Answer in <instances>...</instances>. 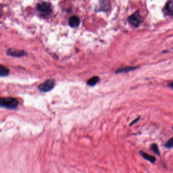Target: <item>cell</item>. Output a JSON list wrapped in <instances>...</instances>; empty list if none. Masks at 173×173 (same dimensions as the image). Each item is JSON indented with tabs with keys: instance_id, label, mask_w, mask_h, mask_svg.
I'll return each instance as SVG.
<instances>
[{
	"instance_id": "obj_1",
	"label": "cell",
	"mask_w": 173,
	"mask_h": 173,
	"mask_svg": "<svg viewBox=\"0 0 173 173\" xmlns=\"http://www.w3.org/2000/svg\"><path fill=\"white\" fill-rule=\"evenodd\" d=\"M19 102L16 99L12 97L0 98V106L5 108L13 109L17 108Z\"/></svg>"
},
{
	"instance_id": "obj_2",
	"label": "cell",
	"mask_w": 173,
	"mask_h": 173,
	"mask_svg": "<svg viewBox=\"0 0 173 173\" xmlns=\"http://www.w3.org/2000/svg\"><path fill=\"white\" fill-rule=\"evenodd\" d=\"M56 85V81L54 79H48L39 85L38 88L40 91L48 92L53 90Z\"/></svg>"
},
{
	"instance_id": "obj_3",
	"label": "cell",
	"mask_w": 173,
	"mask_h": 173,
	"mask_svg": "<svg viewBox=\"0 0 173 173\" xmlns=\"http://www.w3.org/2000/svg\"><path fill=\"white\" fill-rule=\"evenodd\" d=\"M37 11L43 15H47L52 11L51 5L47 2H42L37 5Z\"/></svg>"
},
{
	"instance_id": "obj_4",
	"label": "cell",
	"mask_w": 173,
	"mask_h": 173,
	"mask_svg": "<svg viewBox=\"0 0 173 173\" xmlns=\"http://www.w3.org/2000/svg\"><path fill=\"white\" fill-rule=\"evenodd\" d=\"M128 20L131 25L137 27L142 22L143 18L139 14V12L137 11L129 17Z\"/></svg>"
},
{
	"instance_id": "obj_5",
	"label": "cell",
	"mask_w": 173,
	"mask_h": 173,
	"mask_svg": "<svg viewBox=\"0 0 173 173\" xmlns=\"http://www.w3.org/2000/svg\"><path fill=\"white\" fill-rule=\"evenodd\" d=\"M7 54L13 57H21L26 54V52L23 50L9 49L7 51Z\"/></svg>"
},
{
	"instance_id": "obj_6",
	"label": "cell",
	"mask_w": 173,
	"mask_h": 173,
	"mask_svg": "<svg viewBox=\"0 0 173 173\" xmlns=\"http://www.w3.org/2000/svg\"><path fill=\"white\" fill-rule=\"evenodd\" d=\"M80 24V19L77 16H72L69 19V25L73 27H77Z\"/></svg>"
},
{
	"instance_id": "obj_7",
	"label": "cell",
	"mask_w": 173,
	"mask_h": 173,
	"mask_svg": "<svg viewBox=\"0 0 173 173\" xmlns=\"http://www.w3.org/2000/svg\"><path fill=\"white\" fill-rule=\"evenodd\" d=\"M166 10L169 15H173V0H169L166 5Z\"/></svg>"
},
{
	"instance_id": "obj_8",
	"label": "cell",
	"mask_w": 173,
	"mask_h": 173,
	"mask_svg": "<svg viewBox=\"0 0 173 173\" xmlns=\"http://www.w3.org/2000/svg\"><path fill=\"white\" fill-rule=\"evenodd\" d=\"M140 155L142 156V157L144 159H145L146 160H149V162H151L152 163H154L155 162L156 159H155V157H154L153 156L150 155H148L147 153H145L144 152L140 151Z\"/></svg>"
},
{
	"instance_id": "obj_9",
	"label": "cell",
	"mask_w": 173,
	"mask_h": 173,
	"mask_svg": "<svg viewBox=\"0 0 173 173\" xmlns=\"http://www.w3.org/2000/svg\"><path fill=\"white\" fill-rule=\"evenodd\" d=\"M9 70L8 68L3 65H0V77H6L9 74Z\"/></svg>"
},
{
	"instance_id": "obj_10",
	"label": "cell",
	"mask_w": 173,
	"mask_h": 173,
	"mask_svg": "<svg viewBox=\"0 0 173 173\" xmlns=\"http://www.w3.org/2000/svg\"><path fill=\"white\" fill-rule=\"evenodd\" d=\"M137 67L135 66H127V67H124V68H120L119 69L117 70L116 71V73H121L128 72L129 71H133L136 70Z\"/></svg>"
},
{
	"instance_id": "obj_11",
	"label": "cell",
	"mask_w": 173,
	"mask_h": 173,
	"mask_svg": "<svg viewBox=\"0 0 173 173\" xmlns=\"http://www.w3.org/2000/svg\"><path fill=\"white\" fill-rule=\"evenodd\" d=\"M100 81V78L98 76H93L88 80L87 84L89 86H94Z\"/></svg>"
},
{
	"instance_id": "obj_12",
	"label": "cell",
	"mask_w": 173,
	"mask_h": 173,
	"mask_svg": "<svg viewBox=\"0 0 173 173\" xmlns=\"http://www.w3.org/2000/svg\"><path fill=\"white\" fill-rule=\"evenodd\" d=\"M151 150L155 152V154L156 155H159V147L156 144H152L151 146Z\"/></svg>"
},
{
	"instance_id": "obj_13",
	"label": "cell",
	"mask_w": 173,
	"mask_h": 173,
	"mask_svg": "<svg viewBox=\"0 0 173 173\" xmlns=\"http://www.w3.org/2000/svg\"><path fill=\"white\" fill-rule=\"evenodd\" d=\"M165 147L167 148L170 149L173 147V138H171L165 144Z\"/></svg>"
},
{
	"instance_id": "obj_14",
	"label": "cell",
	"mask_w": 173,
	"mask_h": 173,
	"mask_svg": "<svg viewBox=\"0 0 173 173\" xmlns=\"http://www.w3.org/2000/svg\"><path fill=\"white\" fill-rule=\"evenodd\" d=\"M140 118V117H138V118H137V119H136L134 120V121H133V122H132V123H131L130 126H132V125H133V124H134L135 123H137V121L139 120Z\"/></svg>"
},
{
	"instance_id": "obj_15",
	"label": "cell",
	"mask_w": 173,
	"mask_h": 173,
	"mask_svg": "<svg viewBox=\"0 0 173 173\" xmlns=\"http://www.w3.org/2000/svg\"><path fill=\"white\" fill-rule=\"evenodd\" d=\"M2 15H3V11H2L1 6H0V18L2 16Z\"/></svg>"
},
{
	"instance_id": "obj_16",
	"label": "cell",
	"mask_w": 173,
	"mask_h": 173,
	"mask_svg": "<svg viewBox=\"0 0 173 173\" xmlns=\"http://www.w3.org/2000/svg\"><path fill=\"white\" fill-rule=\"evenodd\" d=\"M169 86L171 88L173 89V82H171L169 84Z\"/></svg>"
},
{
	"instance_id": "obj_17",
	"label": "cell",
	"mask_w": 173,
	"mask_h": 173,
	"mask_svg": "<svg viewBox=\"0 0 173 173\" xmlns=\"http://www.w3.org/2000/svg\"></svg>"
}]
</instances>
